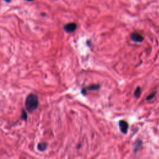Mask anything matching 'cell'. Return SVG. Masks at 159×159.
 <instances>
[{
  "instance_id": "cell-11",
  "label": "cell",
  "mask_w": 159,
  "mask_h": 159,
  "mask_svg": "<svg viewBox=\"0 0 159 159\" xmlns=\"http://www.w3.org/2000/svg\"><path fill=\"white\" fill-rule=\"evenodd\" d=\"M3 1H5V2H7V3L11 2V0H3Z\"/></svg>"
},
{
  "instance_id": "cell-6",
  "label": "cell",
  "mask_w": 159,
  "mask_h": 159,
  "mask_svg": "<svg viewBox=\"0 0 159 159\" xmlns=\"http://www.w3.org/2000/svg\"><path fill=\"white\" fill-rule=\"evenodd\" d=\"M141 144H142V141L140 140H137L134 143V151L135 152H137V150H139V148L140 147Z\"/></svg>"
},
{
  "instance_id": "cell-8",
  "label": "cell",
  "mask_w": 159,
  "mask_h": 159,
  "mask_svg": "<svg viewBox=\"0 0 159 159\" xmlns=\"http://www.w3.org/2000/svg\"><path fill=\"white\" fill-rule=\"evenodd\" d=\"M140 94H141V89H140V88L139 86H138V87H137V88L135 89V91H134V96H135V98H138L140 97Z\"/></svg>"
},
{
  "instance_id": "cell-4",
  "label": "cell",
  "mask_w": 159,
  "mask_h": 159,
  "mask_svg": "<svg viewBox=\"0 0 159 159\" xmlns=\"http://www.w3.org/2000/svg\"><path fill=\"white\" fill-rule=\"evenodd\" d=\"M119 126L120 131L123 134H126L127 132V130L129 128V124L126 121H125L124 120H120L119 122Z\"/></svg>"
},
{
  "instance_id": "cell-3",
  "label": "cell",
  "mask_w": 159,
  "mask_h": 159,
  "mask_svg": "<svg viewBox=\"0 0 159 159\" xmlns=\"http://www.w3.org/2000/svg\"><path fill=\"white\" fill-rule=\"evenodd\" d=\"M76 27H77V25L76 23L70 22L65 24L63 27V29L67 33H71L76 30Z\"/></svg>"
},
{
  "instance_id": "cell-9",
  "label": "cell",
  "mask_w": 159,
  "mask_h": 159,
  "mask_svg": "<svg viewBox=\"0 0 159 159\" xmlns=\"http://www.w3.org/2000/svg\"><path fill=\"white\" fill-rule=\"evenodd\" d=\"M156 93H157V92L155 91H153V92H152V93H150L147 98H146V99L147 100H150V99H152L155 96V95H156Z\"/></svg>"
},
{
  "instance_id": "cell-10",
  "label": "cell",
  "mask_w": 159,
  "mask_h": 159,
  "mask_svg": "<svg viewBox=\"0 0 159 159\" xmlns=\"http://www.w3.org/2000/svg\"><path fill=\"white\" fill-rule=\"evenodd\" d=\"M27 114H26V112L24 110H22V115H21V118L23 119V120H26L27 119Z\"/></svg>"
},
{
  "instance_id": "cell-5",
  "label": "cell",
  "mask_w": 159,
  "mask_h": 159,
  "mask_svg": "<svg viewBox=\"0 0 159 159\" xmlns=\"http://www.w3.org/2000/svg\"><path fill=\"white\" fill-rule=\"evenodd\" d=\"M37 149L41 152H43L44 151L47 147V144L46 143H44V142H40V143H39L38 145H37Z\"/></svg>"
},
{
  "instance_id": "cell-12",
  "label": "cell",
  "mask_w": 159,
  "mask_h": 159,
  "mask_svg": "<svg viewBox=\"0 0 159 159\" xmlns=\"http://www.w3.org/2000/svg\"><path fill=\"white\" fill-rule=\"evenodd\" d=\"M25 1H29V2H30V1H34V0H25Z\"/></svg>"
},
{
  "instance_id": "cell-7",
  "label": "cell",
  "mask_w": 159,
  "mask_h": 159,
  "mask_svg": "<svg viewBox=\"0 0 159 159\" xmlns=\"http://www.w3.org/2000/svg\"><path fill=\"white\" fill-rule=\"evenodd\" d=\"M99 88H100L99 85L94 84V85H91L89 86H88V87L85 88L84 89L86 90H98Z\"/></svg>"
},
{
  "instance_id": "cell-2",
  "label": "cell",
  "mask_w": 159,
  "mask_h": 159,
  "mask_svg": "<svg viewBox=\"0 0 159 159\" xmlns=\"http://www.w3.org/2000/svg\"><path fill=\"white\" fill-rule=\"evenodd\" d=\"M130 39L135 42L140 43V42H143L144 38L140 33H139L137 32H134L131 34Z\"/></svg>"
},
{
  "instance_id": "cell-1",
  "label": "cell",
  "mask_w": 159,
  "mask_h": 159,
  "mask_svg": "<svg viewBox=\"0 0 159 159\" xmlns=\"http://www.w3.org/2000/svg\"><path fill=\"white\" fill-rule=\"evenodd\" d=\"M39 100L37 96L34 94H29L25 99V106L27 111L32 112L38 107Z\"/></svg>"
}]
</instances>
